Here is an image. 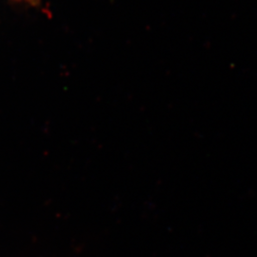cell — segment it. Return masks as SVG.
<instances>
[{"label":"cell","mask_w":257,"mask_h":257,"mask_svg":"<svg viewBox=\"0 0 257 257\" xmlns=\"http://www.w3.org/2000/svg\"><path fill=\"white\" fill-rule=\"evenodd\" d=\"M27 1H30V0H27Z\"/></svg>","instance_id":"6da1fadb"}]
</instances>
